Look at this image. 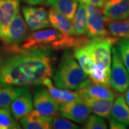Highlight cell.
Instances as JSON below:
<instances>
[{"mask_svg":"<svg viewBox=\"0 0 129 129\" xmlns=\"http://www.w3.org/2000/svg\"><path fill=\"white\" fill-rule=\"evenodd\" d=\"M25 88L0 85V108H9L14 99Z\"/></svg>","mask_w":129,"mask_h":129,"instance_id":"cell-24","label":"cell"},{"mask_svg":"<svg viewBox=\"0 0 129 129\" xmlns=\"http://www.w3.org/2000/svg\"><path fill=\"white\" fill-rule=\"evenodd\" d=\"M103 14L106 22L129 18V0H107Z\"/></svg>","mask_w":129,"mask_h":129,"instance_id":"cell-11","label":"cell"},{"mask_svg":"<svg viewBox=\"0 0 129 129\" xmlns=\"http://www.w3.org/2000/svg\"><path fill=\"white\" fill-rule=\"evenodd\" d=\"M118 50L119 51L120 58L129 75V38H122L118 42Z\"/></svg>","mask_w":129,"mask_h":129,"instance_id":"cell-26","label":"cell"},{"mask_svg":"<svg viewBox=\"0 0 129 129\" xmlns=\"http://www.w3.org/2000/svg\"><path fill=\"white\" fill-rule=\"evenodd\" d=\"M73 55L75 58L78 60L81 69L88 75L95 63V60L90 53L84 46H80L75 47Z\"/></svg>","mask_w":129,"mask_h":129,"instance_id":"cell-23","label":"cell"},{"mask_svg":"<svg viewBox=\"0 0 129 129\" xmlns=\"http://www.w3.org/2000/svg\"><path fill=\"white\" fill-rule=\"evenodd\" d=\"M110 85L116 92L123 93L129 88V75L120 58L117 47H112Z\"/></svg>","mask_w":129,"mask_h":129,"instance_id":"cell-4","label":"cell"},{"mask_svg":"<svg viewBox=\"0 0 129 129\" xmlns=\"http://www.w3.org/2000/svg\"><path fill=\"white\" fill-rule=\"evenodd\" d=\"M82 98H90V99H115V93L108 85L101 84H89L86 87L78 90Z\"/></svg>","mask_w":129,"mask_h":129,"instance_id":"cell-13","label":"cell"},{"mask_svg":"<svg viewBox=\"0 0 129 129\" xmlns=\"http://www.w3.org/2000/svg\"><path fill=\"white\" fill-rule=\"evenodd\" d=\"M53 80L57 87L72 90H79L91 83L70 51H66L62 55Z\"/></svg>","mask_w":129,"mask_h":129,"instance_id":"cell-2","label":"cell"},{"mask_svg":"<svg viewBox=\"0 0 129 129\" xmlns=\"http://www.w3.org/2000/svg\"><path fill=\"white\" fill-rule=\"evenodd\" d=\"M84 4L86 6L88 14V27L86 34L88 38L92 39L109 36L106 28V20L99 7L89 3Z\"/></svg>","mask_w":129,"mask_h":129,"instance_id":"cell-5","label":"cell"},{"mask_svg":"<svg viewBox=\"0 0 129 129\" xmlns=\"http://www.w3.org/2000/svg\"><path fill=\"white\" fill-rule=\"evenodd\" d=\"M28 27L19 12L12 19L7 35L2 39L5 46L14 47L20 46L27 36Z\"/></svg>","mask_w":129,"mask_h":129,"instance_id":"cell-6","label":"cell"},{"mask_svg":"<svg viewBox=\"0 0 129 129\" xmlns=\"http://www.w3.org/2000/svg\"><path fill=\"white\" fill-rule=\"evenodd\" d=\"M52 120V117L41 115L35 110L19 119L22 126L25 129L51 128Z\"/></svg>","mask_w":129,"mask_h":129,"instance_id":"cell-16","label":"cell"},{"mask_svg":"<svg viewBox=\"0 0 129 129\" xmlns=\"http://www.w3.org/2000/svg\"><path fill=\"white\" fill-rule=\"evenodd\" d=\"M33 105L35 111L45 116L52 117L59 109V103L51 95L48 90L42 88L35 92Z\"/></svg>","mask_w":129,"mask_h":129,"instance_id":"cell-8","label":"cell"},{"mask_svg":"<svg viewBox=\"0 0 129 129\" xmlns=\"http://www.w3.org/2000/svg\"><path fill=\"white\" fill-rule=\"evenodd\" d=\"M111 115L113 119L125 125H129V107L123 95H118L116 97L113 104Z\"/></svg>","mask_w":129,"mask_h":129,"instance_id":"cell-18","label":"cell"},{"mask_svg":"<svg viewBox=\"0 0 129 129\" xmlns=\"http://www.w3.org/2000/svg\"><path fill=\"white\" fill-rule=\"evenodd\" d=\"M33 101L32 94L27 88L14 99L10 106V111L16 120H19L32 111Z\"/></svg>","mask_w":129,"mask_h":129,"instance_id":"cell-12","label":"cell"},{"mask_svg":"<svg viewBox=\"0 0 129 129\" xmlns=\"http://www.w3.org/2000/svg\"><path fill=\"white\" fill-rule=\"evenodd\" d=\"M58 111L62 117L80 124L85 123L91 113L90 108L83 102L59 103Z\"/></svg>","mask_w":129,"mask_h":129,"instance_id":"cell-9","label":"cell"},{"mask_svg":"<svg viewBox=\"0 0 129 129\" xmlns=\"http://www.w3.org/2000/svg\"><path fill=\"white\" fill-rule=\"evenodd\" d=\"M0 1H2V0H0Z\"/></svg>","mask_w":129,"mask_h":129,"instance_id":"cell-33","label":"cell"},{"mask_svg":"<svg viewBox=\"0 0 129 129\" xmlns=\"http://www.w3.org/2000/svg\"><path fill=\"white\" fill-rule=\"evenodd\" d=\"M83 103L90 108L91 112L103 118H109L114 100L111 99H90L82 98Z\"/></svg>","mask_w":129,"mask_h":129,"instance_id":"cell-17","label":"cell"},{"mask_svg":"<svg viewBox=\"0 0 129 129\" xmlns=\"http://www.w3.org/2000/svg\"><path fill=\"white\" fill-rule=\"evenodd\" d=\"M53 60L50 47L5 46L0 50V85H43L52 76Z\"/></svg>","mask_w":129,"mask_h":129,"instance_id":"cell-1","label":"cell"},{"mask_svg":"<svg viewBox=\"0 0 129 129\" xmlns=\"http://www.w3.org/2000/svg\"><path fill=\"white\" fill-rule=\"evenodd\" d=\"M8 108H0V129L20 128Z\"/></svg>","mask_w":129,"mask_h":129,"instance_id":"cell-25","label":"cell"},{"mask_svg":"<svg viewBox=\"0 0 129 129\" xmlns=\"http://www.w3.org/2000/svg\"><path fill=\"white\" fill-rule=\"evenodd\" d=\"M109 124H110V128L112 129H124L127 128L125 124L121 123L113 118L109 120Z\"/></svg>","mask_w":129,"mask_h":129,"instance_id":"cell-30","label":"cell"},{"mask_svg":"<svg viewBox=\"0 0 129 129\" xmlns=\"http://www.w3.org/2000/svg\"><path fill=\"white\" fill-rule=\"evenodd\" d=\"M49 19L51 26L62 35L75 37L77 36L70 19L66 17L57 9L52 7L49 10Z\"/></svg>","mask_w":129,"mask_h":129,"instance_id":"cell-14","label":"cell"},{"mask_svg":"<svg viewBox=\"0 0 129 129\" xmlns=\"http://www.w3.org/2000/svg\"><path fill=\"white\" fill-rule=\"evenodd\" d=\"M22 14L28 28L32 31L40 30L51 26L47 11L43 7H23Z\"/></svg>","mask_w":129,"mask_h":129,"instance_id":"cell-7","label":"cell"},{"mask_svg":"<svg viewBox=\"0 0 129 129\" xmlns=\"http://www.w3.org/2000/svg\"><path fill=\"white\" fill-rule=\"evenodd\" d=\"M109 35L118 39L129 38V18L106 22Z\"/></svg>","mask_w":129,"mask_h":129,"instance_id":"cell-22","label":"cell"},{"mask_svg":"<svg viewBox=\"0 0 129 129\" xmlns=\"http://www.w3.org/2000/svg\"><path fill=\"white\" fill-rule=\"evenodd\" d=\"M20 0L0 1V39L2 40L8 31L12 19L19 12Z\"/></svg>","mask_w":129,"mask_h":129,"instance_id":"cell-10","label":"cell"},{"mask_svg":"<svg viewBox=\"0 0 129 129\" xmlns=\"http://www.w3.org/2000/svg\"><path fill=\"white\" fill-rule=\"evenodd\" d=\"M27 4L29 5H46L48 2V0H24Z\"/></svg>","mask_w":129,"mask_h":129,"instance_id":"cell-31","label":"cell"},{"mask_svg":"<svg viewBox=\"0 0 129 129\" xmlns=\"http://www.w3.org/2000/svg\"><path fill=\"white\" fill-rule=\"evenodd\" d=\"M88 75L94 83L111 86V69L107 68L103 64L95 62Z\"/></svg>","mask_w":129,"mask_h":129,"instance_id":"cell-21","label":"cell"},{"mask_svg":"<svg viewBox=\"0 0 129 129\" xmlns=\"http://www.w3.org/2000/svg\"><path fill=\"white\" fill-rule=\"evenodd\" d=\"M43 85L46 86L51 95L59 103L70 102H83L82 98L78 92H75L72 90L64 89L54 86L51 81L50 78H47L45 80Z\"/></svg>","mask_w":129,"mask_h":129,"instance_id":"cell-15","label":"cell"},{"mask_svg":"<svg viewBox=\"0 0 129 129\" xmlns=\"http://www.w3.org/2000/svg\"><path fill=\"white\" fill-rule=\"evenodd\" d=\"M51 128L55 129H77L79 128L78 125L69 120L61 117L54 118L52 120Z\"/></svg>","mask_w":129,"mask_h":129,"instance_id":"cell-28","label":"cell"},{"mask_svg":"<svg viewBox=\"0 0 129 129\" xmlns=\"http://www.w3.org/2000/svg\"><path fill=\"white\" fill-rule=\"evenodd\" d=\"M73 25L77 36H83L87 32V9L85 5L80 1H78V5L73 18Z\"/></svg>","mask_w":129,"mask_h":129,"instance_id":"cell-19","label":"cell"},{"mask_svg":"<svg viewBox=\"0 0 129 129\" xmlns=\"http://www.w3.org/2000/svg\"><path fill=\"white\" fill-rule=\"evenodd\" d=\"M118 40V38L111 37L110 35L95 37L90 39L84 47L90 53L95 62H99L107 68L111 69L112 46Z\"/></svg>","mask_w":129,"mask_h":129,"instance_id":"cell-3","label":"cell"},{"mask_svg":"<svg viewBox=\"0 0 129 129\" xmlns=\"http://www.w3.org/2000/svg\"><path fill=\"white\" fill-rule=\"evenodd\" d=\"M125 103L126 104L128 105V106L129 107V88L126 90L125 91Z\"/></svg>","mask_w":129,"mask_h":129,"instance_id":"cell-32","label":"cell"},{"mask_svg":"<svg viewBox=\"0 0 129 129\" xmlns=\"http://www.w3.org/2000/svg\"><path fill=\"white\" fill-rule=\"evenodd\" d=\"M47 5H50L72 20L78 5V0H48Z\"/></svg>","mask_w":129,"mask_h":129,"instance_id":"cell-20","label":"cell"},{"mask_svg":"<svg viewBox=\"0 0 129 129\" xmlns=\"http://www.w3.org/2000/svg\"><path fill=\"white\" fill-rule=\"evenodd\" d=\"M78 1H80L83 3L91 4V5H95L99 8H103L107 2V0H78Z\"/></svg>","mask_w":129,"mask_h":129,"instance_id":"cell-29","label":"cell"},{"mask_svg":"<svg viewBox=\"0 0 129 129\" xmlns=\"http://www.w3.org/2000/svg\"><path fill=\"white\" fill-rule=\"evenodd\" d=\"M107 123L103 118L97 115H90L85 123L84 128L85 129H106Z\"/></svg>","mask_w":129,"mask_h":129,"instance_id":"cell-27","label":"cell"}]
</instances>
